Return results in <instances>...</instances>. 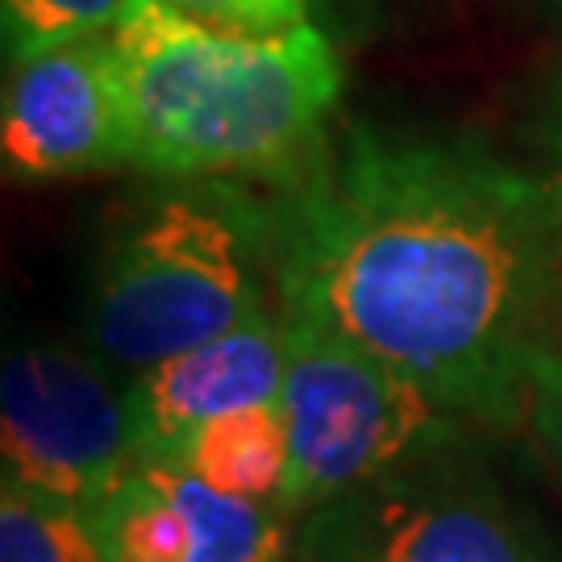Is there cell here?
I'll use <instances>...</instances> for the list:
<instances>
[{
	"mask_svg": "<svg viewBox=\"0 0 562 562\" xmlns=\"http://www.w3.org/2000/svg\"><path fill=\"white\" fill-rule=\"evenodd\" d=\"M525 425L538 438L550 467L562 475V346L546 350L529 371V401H525Z\"/></svg>",
	"mask_w": 562,
	"mask_h": 562,
	"instance_id": "cell-15",
	"label": "cell"
},
{
	"mask_svg": "<svg viewBox=\"0 0 562 562\" xmlns=\"http://www.w3.org/2000/svg\"><path fill=\"white\" fill-rule=\"evenodd\" d=\"M0 146L9 176L21 180H55L130 162L113 30L13 59Z\"/></svg>",
	"mask_w": 562,
	"mask_h": 562,
	"instance_id": "cell-7",
	"label": "cell"
},
{
	"mask_svg": "<svg viewBox=\"0 0 562 562\" xmlns=\"http://www.w3.org/2000/svg\"><path fill=\"white\" fill-rule=\"evenodd\" d=\"M546 155H550V183L562 196V97L554 101L550 121H546Z\"/></svg>",
	"mask_w": 562,
	"mask_h": 562,
	"instance_id": "cell-17",
	"label": "cell"
},
{
	"mask_svg": "<svg viewBox=\"0 0 562 562\" xmlns=\"http://www.w3.org/2000/svg\"><path fill=\"white\" fill-rule=\"evenodd\" d=\"M97 529L104 562H188L192 529L167 492L159 467L138 462L117 487H109L92 508H83Z\"/></svg>",
	"mask_w": 562,
	"mask_h": 562,
	"instance_id": "cell-10",
	"label": "cell"
},
{
	"mask_svg": "<svg viewBox=\"0 0 562 562\" xmlns=\"http://www.w3.org/2000/svg\"><path fill=\"white\" fill-rule=\"evenodd\" d=\"M308 9L329 38H350L362 21L371 18L375 0H308Z\"/></svg>",
	"mask_w": 562,
	"mask_h": 562,
	"instance_id": "cell-16",
	"label": "cell"
},
{
	"mask_svg": "<svg viewBox=\"0 0 562 562\" xmlns=\"http://www.w3.org/2000/svg\"><path fill=\"white\" fill-rule=\"evenodd\" d=\"M301 550L308 562H546L496 487L438 459L308 508Z\"/></svg>",
	"mask_w": 562,
	"mask_h": 562,
	"instance_id": "cell-5",
	"label": "cell"
},
{
	"mask_svg": "<svg viewBox=\"0 0 562 562\" xmlns=\"http://www.w3.org/2000/svg\"><path fill=\"white\" fill-rule=\"evenodd\" d=\"M283 313L338 329L454 417L525 422L562 346V196L487 146L350 125L262 201Z\"/></svg>",
	"mask_w": 562,
	"mask_h": 562,
	"instance_id": "cell-1",
	"label": "cell"
},
{
	"mask_svg": "<svg viewBox=\"0 0 562 562\" xmlns=\"http://www.w3.org/2000/svg\"><path fill=\"white\" fill-rule=\"evenodd\" d=\"M0 562H104V550L83 508L4 480Z\"/></svg>",
	"mask_w": 562,
	"mask_h": 562,
	"instance_id": "cell-12",
	"label": "cell"
},
{
	"mask_svg": "<svg viewBox=\"0 0 562 562\" xmlns=\"http://www.w3.org/2000/svg\"><path fill=\"white\" fill-rule=\"evenodd\" d=\"M167 467H183L196 480L213 483L217 492L280 508L288 467H292L283 401L238 408V413H225V417L196 425L176 446Z\"/></svg>",
	"mask_w": 562,
	"mask_h": 562,
	"instance_id": "cell-9",
	"label": "cell"
},
{
	"mask_svg": "<svg viewBox=\"0 0 562 562\" xmlns=\"http://www.w3.org/2000/svg\"><path fill=\"white\" fill-rule=\"evenodd\" d=\"M283 417L292 467L280 513H308L362 483L434 459L454 413L338 329L283 313Z\"/></svg>",
	"mask_w": 562,
	"mask_h": 562,
	"instance_id": "cell-4",
	"label": "cell"
},
{
	"mask_svg": "<svg viewBox=\"0 0 562 562\" xmlns=\"http://www.w3.org/2000/svg\"><path fill=\"white\" fill-rule=\"evenodd\" d=\"M130 167L159 180H296L329 142L341 59L317 21L241 34L162 0L113 25Z\"/></svg>",
	"mask_w": 562,
	"mask_h": 562,
	"instance_id": "cell-2",
	"label": "cell"
},
{
	"mask_svg": "<svg viewBox=\"0 0 562 562\" xmlns=\"http://www.w3.org/2000/svg\"><path fill=\"white\" fill-rule=\"evenodd\" d=\"M188 18L217 25V30H241V34H280L296 30L313 18L308 0H162Z\"/></svg>",
	"mask_w": 562,
	"mask_h": 562,
	"instance_id": "cell-14",
	"label": "cell"
},
{
	"mask_svg": "<svg viewBox=\"0 0 562 562\" xmlns=\"http://www.w3.org/2000/svg\"><path fill=\"white\" fill-rule=\"evenodd\" d=\"M262 201L196 183L155 201L117 234L97 276L92 341L104 362H155L267 317Z\"/></svg>",
	"mask_w": 562,
	"mask_h": 562,
	"instance_id": "cell-3",
	"label": "cell"
},
{
	"mask_svg": "<svg viewBox=\"0 0 562 562\" xmlns=\"http://www.w3.org/2000/svg\"><path fill=\"white\" fill-rule=\"evenodd\" d=\"M130 0H0L9 59L113 30Z\"/></svg>",
	"mask_w": 562,
	"mask_h": 562,
	"instance_id": "cell-13",
	"label": "cell"
},
{
	"mask_svg": "<svg viewBox=\"0 0 562 562\" xmlns=\"http://www.w3.org/2000/svg\"><path fill=\"white\" fill-rule=\"evenodd\" d=\"M283 396V325L267 317L155 362L125 387L138 462H171L196 425Z\"/></svg>",
	"mask_w": 562,
	"mask_h": 562,
	"instance_id": "cell-8",
	"label": "cell"
},
{
	"mask_svg": "<svg viewBox=\"0 0 562 562\" xmlns=\"http://www.w3.org/2000/svg\"><path fill=\"white\" fill-rule=\"evenodd\" d=\"M0 450L4 480L76 508H92L138 467L125 392L67 346H25L4 359Z\"/></svg>",
	"mask_w": 562,
	"mask_h": 562,
	"instance_id": "cell-6",
	"label": "cell"
},
{
	"mask_svg": "<svg viewBox=\"0 0 562 562\" xmlns=\"http://www.w3.org/2000/svg\"><path fill=\"white\" fill-rule=\"evenodd\" d=\"M150 467H159L167 492L188 517V529H192L188 562H276L283 554V513L276 504L217 492L213 483L196 480L183 467H167V462H150Z\"/></svg>",
	"mask_w": 562,
	"mask_h": 562,
	"instance_id": "cell-11",
	"label": "cell"
}]
</instances>
